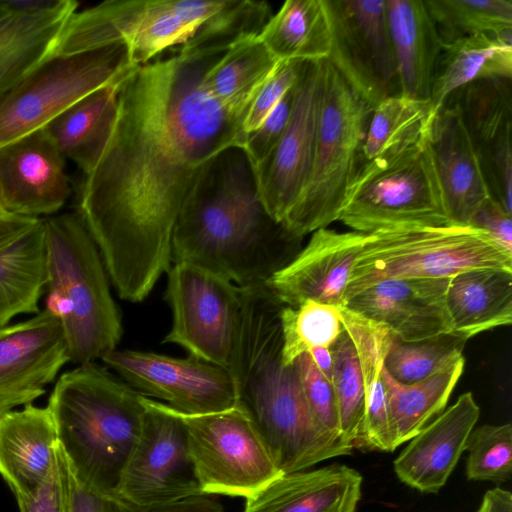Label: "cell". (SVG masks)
<instances>
[{
  "mask_svg": "<svg viewBox=\"0 0 512 512\" xmlns=\"http://www.w3.org/2000/svg\"><path fill=\"white\" fill-rule=\"evenodd\" d=\"M220 55L150 61L118 86L115 121L77 213L123 300L143 301L170 269L174 226L202 168L244 144L242 120L202 86Z\"/></svg>",
  "mask_w": 512,
  "mask_h": 512,
  "instance_id": "1",
  "label": "cell"
},
{
  "mask_svg": "<svg viewBox=\"0 0 512 512\" xmlns=\"http://www.w3.org/2000/svg\"><path fill=\"white\" fill-rule=\"evenodd\" d=\"M265 209L245 151L232 146L200 171L177 217L173 263H188L239 287L265 283L300 251Z\"/></svg>",
  "mask_w": 512,
  "mask_h": 512,
  "instance_id": "2",
  "label": "cell"
},
{
  "mask_svg": "<svg viewBox=\"0 0 512 512\" xmlns=\"http://www.w3.org/2000/svg\"><path fill=\"white\" fill-rule=\"evenodd\" d=\"M282 304L265 285L246 287L231 374L238 403L251 416L283 473L350 455L353 448L324 432L306 402L294 363L281 359Z\"/></svg>",
  "mask_w": 512,
  "mask_h": 512,
  "instance_id": "3",
  "label": "cell"
},
{
  "mask_svg": "<svg viewBox=\"0 0 512 512\" xmlns=\"http://www.w3.org/2000/svg\"><path fill=\"white\" fill-rule=\"evenodd\" d=\"M141 396L96 362L58 378L47 407L71 471L89 489L117 495L143 425Z\"/></svg>",
  "mask_w": 512,
  "mask_h": 512,
  "instance_id": "4",
  "label": "cell"
},
{
  "mask_svg": "<svg viewBox=\"0 0 512 512\" xmlns=\"http://www.w3.org/2000/svg\"><path fill=\"white\" fill-rule=\"evenodd\" d=\"M46 308L60 320L70 361L95 362L116 349L123 329L109 276L80 215L42 219Z\"/></svg>",
  "mask_w": 512,
  "mask_h": 512,
  "instance_id": "5",
  "label": "cell"
},
{
  "mask_svg": "<svg viewBox=\"0 0 512 512\" xmlns=\"http://www.w3.org/2000/svg\"><path fill=\"white\" fill-rule=\"evenodd\" d=\"M228 0H110L76 11L52 54H71L122 43L133 66L169 48L200 46L217 25Z\"/></svg>",
  "mask_w": 512,
  "mask_h": 512,
  "instance_id": "6",
  "label": "cell"
},
{
  "mask_svg": "<svg viewBox=\"0 0 512 512\" xmlns=\"http://www.w3.org/2000/svg\"><path fill=\"white\" fill-rule=\"evenodd\" d=\"M486 268L512 271V253L472 226H415L365 233L344 301L384 280L450 278Z\"/></svg>",
  "mask_w": 512,
  "mask_h": 512,
  "instance_id": "7",
  "label": "cell"
},
{
  "mask_svg": "<svg viewBox=\"0 0 512 512\" xmlns=\"http://www.w3.org/2000/svg\"><path fill=\"white\" fill-rule=\"evenodd\" d=\"M372 111L326 60L311 173L283 224L295 236L301 238L339 219Z\"/></svg>",
  "mask_w": 512,
  "mask_h": 512,
  "instance_id": "8",
  "label": "cell"
},
{
  "mask_svg": "<svg viewBox=\"0 0 512 512\" xmlns=\"http://www.w3.org/2000/svg\"><path fill=\"white\" fill-rule=\"evenodd\" d=\"M338 220L361 233L449 225L429 138L384 164L359 167Z\"/></svg>",
  "mask_w": 512,
  "mask_h": 512,
  "instance_id": "9",
  "label": "cell"
},
{
  "mask_svg": "<svg viewBox=\"0 0 512 512\" xmlns=\"http://www.w3.org/2000/svg\"><path fill=\"white\" fill-rule=\"evenodd\" d=\"M134 68L122 43L51 54L0 94V146L44 128L75 102L121 82Z\"/></svg>",
  "mask_w": 512,
  "mask_h": 512,
  "instance_id": "10",
  "label": "cell"
},
{
  "mask_svg": "<svg viewBox=\"0 0 512 512\" xmlns=\"http://www.w3.org/2000/svg\"><path fill=\"white\" fill-rule=\"evenodd\" d=\"M178 413L186 425L189 453L203 495L246 500L284 474L239 403L207 414Z\"/></svg>",
  "mask_w": 512,
  "mask_h": 512,
  "instance_id": "11",
  "label": "cell"
},
{
  "mask_svg": "<svg viewBox=\"0 0 512 512\" xmlns=\"http://www.w3.org/2000/svg\"><path fill=\"white\" fill-rule=\"evenodd\" d=\"M167 273L165 298L172 325L163 343L181 346L231 373L240 336L242 287L188 263H173Z\"/></svg>",
  "mask_w": 512,
  "mask_h": 512,
  "instance_id": "12",
  "label": "cell"
},
{
  "mask_svg": "<svg viewBox=\"0 0 512 512\" xmlns=\"http://www.w3.org/2000/svg\"><path fill=\"white\" fill-rule=\"evenodd\" d=\"M141 402L145 408L142 429L122 472L117 495L145 505L203 495L182 417L147 396L142 395Z\"/></svg>",
  "mask_w": 512,
  "mask_h": 512,
  "instance_id": "13",
  "label": "cell"
},
{
  "mask_svg": "<svg viewBox=\"0 0 512 512\" xmlns=\"http://www.w3.org/2000/svg\"><path fill=\"white\" fill-rule=\"evenodd\" d=\"M101 361L144 396L183 414H207L238 404V388L226 369L189 355L114 349ZM160 401V402H161Z\"/></svg>",
  "mask_w": 512,
  "mask_h": 512,
  "instance_id": "14",
  "label": "cell"
},
{
  "mask_svg": "<svg viewBox=\"0 0 512 512\" xmlns=\"http://www.w3.org/2000/svg\"><path fill=\"white\" fill-rule=\"evenodd\" d=\"M333 46L327 59L373 110L397 77L385 0H327Z\"/></svg>",
  "mask_w": 512,
  "mask_h": 512,
  "instance_id": "15",
  "label": "cell"
},
{
  "mask_svg": "<svg viewBox=\"0 0 512 512\" xmlns=\"http://www.w3.org/2000/svg\"><path fill=\"white\" fill-rule=\"evenodd\" d=\"M325 61H303L287 128L270 156L254 169L268 213L284 224L311 173L325 77Z\"/></svg>",
  "mask_w": 512,
  "mask_h": 512,
  "instance_id": "16",
  "label": "cell"
},
{
  "mask_svg": "<svg viewBox=\"0 0 512 512\" xmlns=\"http://www.w3.org/2000/svg\"><path fill=\"white\" fill-rule=\"evenodd\" d=\"M70 362L60 320L47 309L0 327V416L32 404Z\"/></svg>",
  "mask_w": 512,
  "mask_h": 512,
  "instance_id": "17",
  "label": "cell"
},
{
  "mask_svg": "<svg viewBox=\"0 0 512 512\" xmlns=\"http://www.w3.org/2000/svg\"><path fill=\"white\" fill-rule=\"evenodd\" d=\"M70 194L66 159L44 128L0 146V205L7 214L50 215Z\"/></svg>",
  "mask_w": 512,
  "mask_h": 512,
  "instance_id": "18",
  "label": "cell"
},
{
  "mask_svg": "<svg viewBox=\"0 0 512 512\" xmlns=\"http://www.w3.org/2000/svg\"><path fill=\"white\" fill-rule=\"evenodd\" d=\"M365 233L321 228L266 286L285 306L312 300L342 308L351 271L362 251Z\"/></svg>",
  "mask_w": 512,
  "mask_h": 512,
  "instance_id": "19",
  "label": "cell"
},
{
  "mask_svg": "<svg viewBox=\"0 0 512 512\" xmlns=\"http://www.w3.org/2000/svg\"><path fill=\"white\" fill-rule=\"evenodd\" d=\"M450 278L380 281L351 297L344 307L385 326L399 340L432 338L451 332L446 307Z\"/></svg>",
  "mask_w": 512,
  "mask_h": 512,
  "instance_id": "20",
  "label": "cell"
},
{
  "mask_svg": "<svg viewBox=\"0 0 512 512\" xmlns=\"http://www.w3.org/2000/svg\"><path fill=\"white\" fill-rule=\"evenodd\" d=\"M429 144L449 224L470 226L481 205L493 196L460 111L450 98L433 118Z\"/></svg>",
  "mask_w": 512,
  "mask_h": 512,
  "instance_id": "21",
  "label": "cell"
},
{
  "mask_svg": "<svg viewBox=\"0 0 512 512\" xmlns=\"http://www.w3.org/2000/svg\"><path fill=\"white\" fill-rule=\"evenodd\" d=\"M480 416L471 392L461 394L408 442L394 460L401 482L422 493H437L456 467Z\"/></svg>",
  "mask_w": 512,
  "mask_h": 512,
  "instance_id": "22",
  "label": "cell"
},
{
  "mask_svg": "<svg viewBox=\"0 0 512 512\" xmlns=\"http://www.w3.org/2000/svg\"><path fill=\"white\" fill-rule=\"evenodd\" d=\"M58 436L49 408L25 405L0 416V475L16 499L36 493L55 459Z\"/></svg>",
  "mask_w": 512,
  "mask_h": 512,
  "instance_id": "23",
  "label": "cell"
},
{
  "mask_svg": "<svg viewBox=\"0 0 512 512\" xmlns=\"http://www.w3.org/2000/svg\"><path fill=\"white\" fill-rule=\"evenodd\" d=\"M362 481L341 464L284 473L246 499L242 512H356Z\"/></svg>",
  "mask_w": 512,
  "mask_h": 512,
  "instance_id": "24",
  "label": "cell"
},
{
  "mask_svg": "<svg viewBox=\"0 0 512 512\" xmlns=\"http://www.w3.org/2000/svg\"><path fill=\"white\" fill-rule=\"evenodd\" d=\"M399 93L429 100L442 42L424 0H385Z\"/></svg>",
  "mask_w": 512,
  "mask_h": 512,
  "instance_id": "25",
  "label": "cell"
},
{
  "mask_svg": "<svg viewBox=\"0 0 512 512\" xmlns=\"http://www.w3.org/2000/svg\"><path fill=\"white\" fill-rule=\"evenodd\" d=\"M446 307L451 332L466 340L512 322V271L475 269L450 278Z\"/></svg>",
  "mask_w": 512,
  "mask_h": 512,
  "instance_id": "26",
  "label": "cell"
},
{
  "mask_svg": "<svg viewBox=\"0 0 512 512\" xmlns=\"http://www.w3.org/2000/svg\"><path fill=\"white\" fill-rule=\"evenodd\" d=\"M512 77V32L478 34L442 46L429 101L434 114L461 87L481 79Z\"/></svg>",
  "mask_w": 512,
  "mask_h": 512,
  "instance_id": "27",
  "label": "cell"
},
{
  "mask_svg": "<svg viewBox=\"0 0 512 512\" xmlns=\"http://www.w3.org/2000/svg\"><path fill=\"white\" fill-rule=\"evenodd\" d=\"M77 10L73 0L39 15L16 13L0 4V94L52 54L66 22Z\"/></svg>",
  "mask_w": 512,
  "mask_h": 512,
  "instance_id": "28",
  "label": "cell"
},
{
  "mask_svg": "<svg viewBox=\"0 0 512 512\" xmlns=\"http://www.w3.org/2000/svg\"><path fill=\"white\" fill-rule=\"evenodd\" d=\"M119 84L86 95L44 127L65 159L73 161L85 175L97 163L110 136Z\"/></svg>",
  "mask_w": 512,
  "mask_h": 512,
  "instance_id": "29",
  "label": "cell"
},
{
  "mask_svg": "<svg viewBox=\"0 0 512 512\" xmlns=\"http://www.w3.org/2000/svg\"><path fill=\"white\" fill-rule=\"evenodd\" d=\"M341 321L353 335L364 375L365 416L361 450L392 452L387 392L383 379L384 356L392 334L383 325L342 307Z\"/></svg>",
  "mask_w": 512,
  "mask_h": 512,
  "instance_id": "30",
  "label": "cell"
},
{
  "mask_svg": "<svg viewBox=\"0 0 512 512\" xmlns=\"http://www.w3.org/2000/svg\"><path fill=\"white\" fill-rule=\"evenodd\" d=\"M277 61H324L333 46L327 0H287L257 35Z\"/></svg>",
  "mask_w": 512,
  "mask_h": 512,
  "instance_id": "31",
  "label": "cell"
},
{
  "mask_svg": "<svg viewBox=\"0 0 512 512\" xmlns=\"http://www.w3.org/2000/svg\"><path fill=\"white\" fill-rule=\"evenodd\" d=\"M434 116L429 100L400 93L384 98L370 116L359 167L384 164L426 141Z\"/></svg>",
  "mask_w": 512,
  "mask_h": 512,
  "instance_id": "32",
  "label": "cell"
},
{
  "mask_svg": "<svg viewBox=\"0 0 512 512\" xmlns=\"http://www.w3.org/2000/svg\"><path fill=\"white\" fill-rule=\"evenodd\" d=\"M279 61L257 35L233 44L206 70L202 86L227 112L244 122L251 101Z\"/></svg>",
  "mask_w": 512,
  "mask_h": 512,
  "instance_id": "33",
  "label": "cell"
},
{
  "mask_svg": "<svg viewBox=\"0 0 512 512\" xmlns=\"http://www.w3.org/2000/svg\"><path fill=\"white\" fill-rule=\"evenodd\" d=\"M46 287L43 220L0 250V327L20 314H38Z\"/></svg>",
  "mask_w": 512,
  "mask_h": 512,
  "instance_id": "34",
  "label": "cell"
},
{
  "mask_svg": "<svg viewBox=\"0 0 512 512\" xmlns=\"http://www.w3.org/2000/svg\"><path fill=\"white\" fill-rule=\"evenodd\" d=\"M464 365L463 357L446 369L411 384L396 381L383 368L393 450L412 439L445 410Z\"/></svg>",
  "mask_w": 512,
  "mask_h": 512,
  "instance_id": "35",
  "label": "cell"
},
{
  "mask_svg": "<svg viewBox=\"0 0 512 512\" xmlns=\"http://www.w3.org/2000/svg\"><path fill=\"white\" fill-rule=\"evenodd\" d=\"M449 98L460 111L481 163L512 143L511 79L476 80Z\"/></svg>",
  "mask_w": 512,
  "mask_h": 512,
  "instance_id": "36",
  "label": "cell"
},
{
  "mask_svg": "<svg viewBox=\"0 0 512 512\" xmlns=\"http://www.w3.org/2000/svg\"><path fill=\"white\" fill-rule=\"evenodd\" d=\"M330 350L341 440L353 449L360 450L366 400L364 375L356 341L343 324Z\"/></svg>",
  "mask_w": 512,
  "mask_h": 512,
  "instance_id": "37",
  "label": "cell"
},
{
  "mask_svg": "<svg viewBox=\"0 0 512 512\" xmlns=\"http://www.w3.org/2000/svg\"><path fill=\"white\" fill-rule=\"evenodd\" d=\"M443 45L478 34L512 32L511 0H424Z\"/></svg>",
  "mask_w": 512,
  "mask_h": 512,
  "instance_id": "38",
  "label": "cell"
},
{
  "mask_svg": "<svg viewBox=\"0 0 512 512\" xmlns=\"http://www.w3.org/2000/svg\"><path fill=\"white\" fill-rule=\"evenodd\" d=\"M339 307L308 300L280 310L281 359L292 365L304 353L330 348L342 331Z\"/></svg>",
  "mask_w": 512,
  "mask_h": 512,
  "instance_id": "39",
  "label": "cell"
},
{
  "mask_svg": "<svg viewBox=\"0 0 512 512\" xmlns=\"http://www.w3.org/2000/svg\"><path fill=\"white\" fill-rule=\"evenodd\" d=\"M466 341L452 332L412 342L392 335L384 356V368L400 383H415L463 358Z\"/></svg>",
  "mask_w": 512,
  "mask_h": 512,
  "instance_id": "40",
  "label": "cell"
},
{
  "mask_svg": "<svg viewBox=\"0 0 512 512\" xmlns=\"http://www.w3.org/2000/svg\"><path fill=\"white\" fill-rule=\"evenodd\" d=\"M469 480L501 484L512 473V426L485 424L474 428L466 442Z\"/></svg>",
  "mask_w": 512,
  "mask_h": 512,
  "instance_id": "41",
  "label": "cell"
},
{
  "mask_svg": "<svg viewBox=\"0 0 512 512\" xmlns=\"http://www.w3.org/2000/svg\"><path fill=\"white\" fill-rule=\"evenodd\" d=\"M69 484L70 512H225L221 503L208 495L165 504L145 505L116 494L96 492L83 485L70 467Z\"/></svg>",
  "mask_w": 512,
  "mask_h": 512,
  "instance_id": "42",
  "label": "cell"
},
{
  "mask_svg": "<svg viewBox=\"0 0 512 512\" xmlns=\"http://www.w3.org/2000/svg\"><path fill=\"white\" fill-rule=\"evenodd\" d=\"M294 365L306 402L316 423L332 438L342 441L337 400L332 382L316 367L309 353L299 356Z\"/></svg>",
  "mask_w": 512,
  "mask_h": 512,
  "instance_id": "43",
  "label": "cell"
},
{
  "mask_svg": "<svg viewBox=\"0 0 512 512\" xmlns=\"http://www.w3.org/2000/svg\"><path fill=\"white\" fill-rule=\"evenodd\" d=\"M302 62L296 60L278 62L251 101L243 122V131L246 135L262 123L283 96L294 86Z\"/></svg>",
  "mask_w": 512,
  "mask_h": 512,
  "instance_id": "44",
  "label": "cell"
},
{
  "mask_svg": "<svg viewBox=\"0 0 512 512\" xmlns=\"http://www.w3.org/2000/svg\"><path fill=\"white\" fill-rule=\"evenodd\" d=\"M295 84L262 123L246 135L242 148L254 169L270 156L287 128L294 104Z\"/></svg>",
  "mask_w": 512,
  "mask_h": 512,
  "instance_id": "45",
  "label": "cell"
},
{
  "mask_svg": "<svg viewBox=\"0 0 512 512\" xmlns=\"http://www.w3.org/2000/svg\"><path fill=\"white\" fill-rule=\"evenodd\" d=\"M16 500L20 512H70L69 465L59 444L52 469L39 490Z\"/></svg>",
  "mask_w": 512,
  "mask_h": 512,
  "instance_id": "46",
  "label": "cell"
},
{
  "mask_svg": "<svg viewBox=\"0 0 512 512\" xmlns=\"http://www.w3.org/2000/svg\"><path fill=\"white\" fill-rule=\"evenodd\" d=\"M470 226L482 230L503 249L512 253V214L493 197L481 205Z\"/></svg>",
  "mask_w": 512,
  "mask_h": 512,
  "instance_id": "47",
  "label": "cell"
},
{
  "mask_svg": "<svg viewBox=\"0 0 512 512\" xmlns=\"http://www.w3.org/2000/svg\"><path fill=\"white\" fill-rule=\"evenodd\" d=\"M40 219L10 214L0 217V250L30 231Z\"/></svg>",
  "mask_w": 512,
  "mask_h": 512,
  "instance_id": "48",
  "label": "cell"
},
{
  "mask_svg": "<svg viewBox=\"0 0 512 512\" xmlns=\"http://www.w3.org/2000/svg\"><path fill=\"white\" fill-rule=\"evenodd\" d=\"M476 512H512V494L500 487L488 490Z\"/></svg>",
  "mask_w": 512,
  "mask_h": 512,
  "instance_id": "49",
  "label": "cell"
},
{
  "mask_svg": "<svg viewBox=\"0 0 512 512\" xmlns=\"http://www.w3.org/2000/svg\"><path fill=\"white\" fill-rule=\"evenodd\" d=\"M308 353L316 367L332 382L333 358L330 348H317Z\"/></svg>",
  "mask_w": 512,
  "mask_h": 512,
  "instance_id": "50",
  "label": "cell"
},
{
  "mask_svg": "<svg viewBox=\"0 0 512 512\" xmlns=\"http://www.w3.org/2000/svg\"><path fill=\"white\" fill-rule=\"evenodd\" d=\"M5 215H8V214L3 210V208L0 205V217L5 216Z\"/></svg>",
  "mask_w": 512,
  "mask_h": 512,
  "instance_id": "51",
  "label": "cell"
}]
</instances>
